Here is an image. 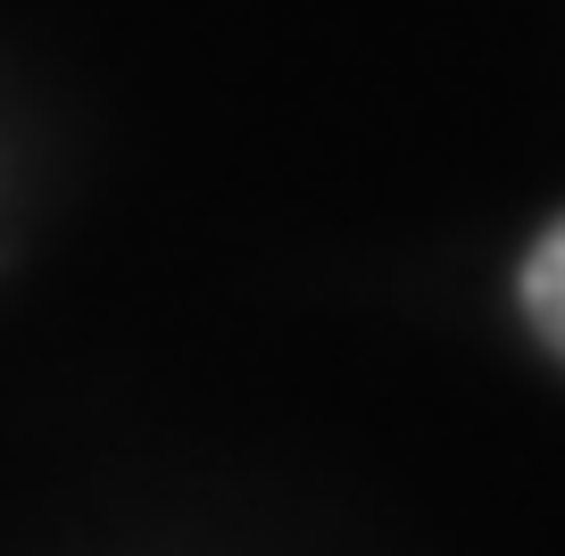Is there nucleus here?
Returning a JSON list of instances; mask_svg holds the SVG:
<instances>
[{
    "instance_id": "obj_1",
    "label": "nucleus",
    "mask_w": 565,
    "mask_h": 556,
    "mask_svg": "<svg viewBox=\"0 0 565 556\" xmlns=\"http://www.w3.org/2000/svg\"><path fill=\"white\" fill-rule=\"evenodd\" d=\"M524 316H532V332L565 357V216L541 233V249L524 258Z\"/></svg>"
}]
</instances>
